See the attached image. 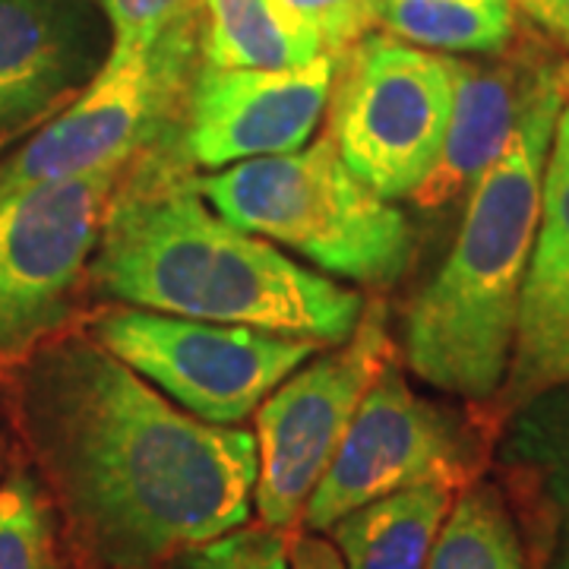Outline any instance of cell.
Here are the masks:
<instances>
[{"label":"cell","mask_w":569,"mask_h":569,"mask_svg":"<svg viewBox=\"0 0 569 569\" xmlns=\"http://www.w3.org/2000/svg\"><path fill=\"white\" fill-rule=\"evenodd\" d=\"M288 560H291V569H346L336 548L329 545V538L317 531H301L288 538Z\"/></svg>","instance_id":"obj_24"},{"label":"cell","mask_w":569,"mask_h":569,"mask_svg":"<svg viewBox=\"0 0 569 569\" xmlns=\"http://www.w3.org/2000/svg\"><path fill=\"white\" fill-rule=\"evenodd\" d=\"M20 418L96 569H162L250 522L253 430L193 418L92 336L44 342L22 361Z\"/></svg>","instance_id":"obj_1"},{"label":"cell","mask_w":569,"mask_h":569,"mask_svg":"<svg viewBox=\"0 0 569 569\" xmlns=\"http://www.w3.org/2000/svg\"><path fill=\"white\" fill-rule=\"evenodd\" d=\"M111 54L99 0H0V140L51 121Z\"/></svg>","instance_id":"obj_13"},{"label":"cell","mask_w":569,"mask_h":569,"mask_svg":"<svg viewBox=\"0 0 569 569\" xmlns=\"http://www.w3.org/2000/svg\"><path fill=\"white\" fill-rule=\"evenodd\" d=\"M200 0L142 48H111L102 70L73 102L0 159V203L44 183L121 171L181 133L200 51Z\"/></svg>","instance_id":"obj_5"},{"label":"cell","mask_w":569,"mask_h":569,"mask_svg":"<svg viewBox=\"0 0 569 569\" xmlns=\"http://www.w3.org/2000/svg\"><path fill=\"white\" fill-rule=\"evenodd\" d=\"M336 58L288 70H222L200 63L183 111L181 146L193 168L284 156L307 146L332 96Z\"/></svg>","instance_id":"obj_11"},{"label":"cell","mask_w":569,"mask_h":569,"mask_svg":"<svg viewBox=\"0 0 569 569\" xmlns=\"http://www.w3.org/2000/svg\"><path fill=\"white\" fill-rule=\"evenodd\" d=\"M569 383V102L550 142L541 222L531 247L529 272L519 295L507 380L497 408H512L548 389Z\"/></svg>","instance_id":"obj_14"},{"label":"cell","mask_w":569,"mask_h":569,"mask_svg":"<svg viewBox=\"0 0 569 569\" xmlns=\"http://www.w3.org/2000/svg\"><path fill=\"white\" fill-rule=\"evenodd\" d=\"M329 137L383 200H411L437 164L452 108L449 54L370 29L336 58Z\"/></svg>","instance_id":"obj_6"},{"label":"cell","mask_w":569,"mask_h":569,"mask_svg":"<svg viewBox=\"0 0 569 569\" xmlns=\"http://www.w3.org/2000/svg\"><path fill=\"white\" fill-rule=\"evenodd\" d=\"M181 133L121 171L86 282L118 305L342 346L365 298L241 231L193 187Z\"/></svg>","instance_id":"obj_2"},{"label":"cell","mask_w":569,"mask_h":569,"mask_svg":"<svg viewBox=\"0 0 569 569\" xmlns=\"http://www.w3.org/2000/svg\"><path fill=\"white\" fill-rule=\"evenodd\" d=\"M367 7H370V10H373V13H377V7H380V3H383V0H365Z\"/></svg>","instance_id":"obj_26"},{"label":"cell","mask_w":569,"mask_h":569,"mask_svg":"<svg viewBox=\"0 0 569 569\" xmlns=\"http://www.w3.org/2000/svg\"><path fill=\"white\" fill-rule=\"evenodd\" d=\"M121 171L44 183L0 203V365H22L73 320Z\"/></svg>","instance_id":"obj_9"},{"label":"cell","mask_w":569,"mask_h":569,"mask_svg":"<svg viewBox=\"0 0 569 569\" xmlns=\"http://www.w3.org/2000/svg\"><path fill=\"white\" fill-rule=\"evenodd\" d=\"M10 142H13V140H0V152H3V149H7Z\"/></svg>","instance_id":"obj_27"},{"label":"cell","mask_w":569,"mask_h":569,"mask_svg":"<svg viewBox=\"0 0 569 569\" xmlns=\"http://www.w3.org/2000/svg\"><path fill=\"white\" fill-rule=\"evenodd\" d=\"M284 10L320 41L323 54L342 58L373 29V10L365 0H282Z\"/></svg>","instance_id":"obj_22"},{"label":"cell","mask_w":569,"mask_h":569,"mask_svg":"<svg viewBox=\"0 0 569 569\" xmlns=\"http://www.w3.org/2000/svg\"><path fill=\"white\" fill-rule=\"evenodd\" d=\"M203 63L222 70H288L323 54L282 0H200Z\"/></svg>","instance_id":"obj_17"},{"label":"cell","mask_w":569,"mask_h":569,"mask_svg":"<svg viewBox=\"0 0 569 569\" xmlns=\"http://www.w3.org/2000/svg\"><path fill=\"white\" fill-rule=\"evenodd\" d=\"M0 569H63L51 500L26 471L0 481Z\"/></svg>","instance_id":"obj_20"},{"label":"cell","mask_w":569,"mask_h":569,"mask_svg":"<svg viewBox=\"0 0 569 569\" xmlns=\"http://www.w3.org/2000/svg\"><path fill=\"white\" fill-rule=\"evenodd\" d=\"M548 39L516 32L497 54H449L452 108L437 164L411 197L421 209H440L468 193L500 159L538 96L569 77V58Z\"/></svg>","instance_id":"obj_12"},{"label":"cell","mask_w":569,"mask_h":569,"mask_svg":"<svg viewBox=\"0 0 569 569\" xmlns=\"http://www.w3.org/2000/svg\"><path fill=\"white\" fill-rule=\"evenodd\" d=\"M497 462L526 509L535 569H569V383L509 411Z\"/></svg>","instance_id":"obj_15"},{"label":"cell","mask_w":569,"mask_h":569,"mask_svg":"<svg viewBox=\"0 0 569 569\" xmlns=\"http://www.w3.org/2000/svg\"><path fill=\"white\" fill-rule=\"evenodd\" d=\"M171 563L174 569H291L284 531L269 529L263 522L241 526L183 550Z\"/></svg>","instance_id":"obj_21"},{"label":"cell","mask_w":569,"mask_h":569,"mask_svg":"<svg viewBox=\"0 0 569 569\" xmlns=\"http://www.w3.org/2000/svg\"><path fill=\"white\" fill-rule=\"evenodd\" d=\"M425 569H531L503 490L490 481L459 490Z\"/></svg>","instance_id":"obj_19"},{"label":"cell","mask_w":569,"mask_h":569,"mask_svg":"<svg viewBox=\"0 0 569 569\" xmlns=\"http://www.w3.org/2000/svg\"><path fill=\"white\" fill-rule=\"evenodd\" d=\"M193 187L224 222L346 282L389 288L415 253L406 212L342 162L329 130L284 156L193 174Z\"/></svg>","instance_id":"obj_4"},{"label":"cell","mask_w":569,"mask_h":569,"mask_svg":"<svg viewBox=\"0 0 569 569\" xmlns=\"http://www.w3.org/2000/svg\"><path fill=\"white\" fill-rule=\"evenodd\" d=\"M373 26L437 54H497L519 32L512 0H383Z\"/></svg>","instance_id":"obj_18"},{"label":"cell","mask_w":569,"mask_h":569,"mask_svg":"<svg viewBox=\"0 0 569 569\" xmlns=\"http://www.w3.org/2000/svg\"><path fill=\"white\" fill-rule=\"evenodd\" d=\"M519 13H526L545 36L560 41L569 51V0H512Z\"/></svg>","instance_id":"obj_25"},{"label":"cell","mask_w":569,"mask_h":569,"mask_svg":"<svg viewBox=\"0 0 569 569\" xmlns=\"http://www.w3.org/2000/svg\"><path fill=\"white\" fill-rule=\"evenodd\" d=\"M478 447L466 425L408 387L402 367L389 358L370 383L332 462L305 503L301 522L323 535L336 519L396 490L443 481L471 485Z\"/></svg>","instance_id":"obj_10"},{"label":"cell","mask_w":569,"mask_h":569,"mask_svg":"<svg viewBox=\"0 0 569 569\" xmlns=\"http://www.w3.org/2000/svg\"><path fill=\"white\" fill-rule=\"evenodd\" d=\"M567 102L569 77L538 96L500 159L468 190L466 219L443 266L408 305L402 351L427 387L490 402L507 380L550 142Z\"/></svg>","instance_id":"obj_3"},{"label":"cell","mask_w":569,"mask_h":569,"mask_svg":"<svg viewBox=\"0 0 569 569\" xmlns=\"http://www.w3.org/2000/svg\"><path fill=\"white\" fill-rule=\"evenodd\" d=\"M387 305L370 301L342 346L310 358L257 408L253 507L269 529L291 531L320 485L370 383L387 367L392 339Z\"/></svg>","instance_id":"obj_8"},{"label":"cell","mask_w":569,"mask_h":569,"mask_svg":"<svg viewBox=\"0 0 569 569\" xmlns=\"http://www.w3.org/2000/svg\"><path fill=\"white\" fill-rule=\"evenodd\" d=\"M111 26V48H142L197 0H99Z\"/></svg>","instance_id":"obj_23"},{"label":"cell","mask_w":569,"mask_h":569,"mask_svg":"<svg viewBox=\"0 0 569 569\" xmlns=\"http://www.w3.org/2000/svg\"><path fill=\"white\" fill-rule=\"evenodd\" d=\"M459 490L427 481L351 509L323 531L346 569H425Z\"/></svg>","instance_id":"obj_16"},{"label":"cell","mask_w":569,"mask_h":569,"mask_svg":"<svg viewBox=\"0 0 569 569\" xmlns=\"http://www.w3.org/2000/svg\"><path fill=\"white\" fill-rule=\"evenodd\" d=\"M89 336L164 399L219 427L247 421L323 348L257 326L203 323L127 305L108 307Z\"/></svg>","instance_id":"obj_7"}]
</instances>
